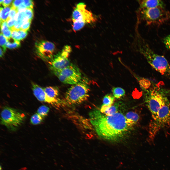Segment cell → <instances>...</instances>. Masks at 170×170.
I'll return each instance as SVG.
<instances>
[{
  "mask_svg": "<svg viewBox=\"0 0 170 170\" xmlns=\"http://www.w3.org/2000/svg\"><path fill=\"white\" fill-rule=\"evenodd\" d=\"M90 122L98 136L103 139L117 141L125 137L131 126L122 113L106 115L97 109L89 114Z\"/></svg>",
  "mask_w": 170,
  "mask_h": 170,
  "instance_id": "1",
  "label": "cell"
},
{
  "mask_svg": "<svg viewBox=\"0 0 170 170\" xmlns=\"http://www.w3.org/2000/svg\"><path fill=\"white\" fill-rule=\"evenodd\" d=\"M151 86L144 90L146 104L153 118L162 106L169 102L168 97L169 92L164 88L155 85L153 86V85L151 87Z\"/></svg>",
  "mask_w": 170,
  "mask_h": 170,
  "instance_id": "2",
  "label": "cell"
},
{
  "mask_svg": "<svg viewBox=\"0 0 170 170\" xmlns=\"http://www.w3.org/2000/svg\"><path fill=\"white\" fill-rule=\"evenodd\" d=\"M142 43L141 51L149 64L156 71L170 79V64L166 58L155 53L144 41Z\"/></svg>",
  "mask_w": 170,
  "mask_h": 170,
  "instance_id": "3",
  "label": "cell"
},
{
  "mask_svg": "<svg viewBox=\"0 0 170 170\" xmlns=\"http://www.w3.org/2000/svg\"><path fill=\"white\" fill-rule=\"evenodd\" d=\"M89 91L87 80L85 79L81 80L68 89L65 95V101L69 105L81 103L88 99Z\"/></svg>",
  "mask_w": 170,
  "mask_h": 170,
  "instance_id": "4",
  "label": "cell"
},
{
  "mask_svg": "<svg viewBox=\"0 0 170 170\" xmlns=\"http://www.w3.org/2000/svg\"><path fill=\"white\" fill-rule=\"evenodd\" d=\"M141 9V17L147 25H159L170 19V12L165 8L157 7Z\"/></svg>",
  "mask_w": 170,
  "mask_h": 170,
  "instance_id": "5",
  "label": "cell"
},
{
  "mask_svg": "<svg viewBox=\"0 0 170 170\" xmlns=\"http://www.w3.org/2000/svg\"><path fill=\"white\" fill-rule=\"evenodd\" d=\"M1 123L9 130H15L23 123L25 118L24 114L13 108L5 106L1 113Z\"/></svg>",
  "mask_w": 170,
  "mask_h": 170,
  "instance_id": "6",
  "label": "cell"
},
{
  "mask_svg": "<svg viewBox=\"0 0 170 170\" xmlns=\"http://www.w3.org/2000/svg\"><path fill=\"white\" fill-rule=\"evenodd\" d=\"M71 51L70 46L66 45L49 61L50 68L54 74L70 64L69 58Z\"/></svg>",
  "mask_w": 170,
  "mask_h": 170,
  "instance_id": "7",
  "label": "cell"
},
{
  "mask_svg": "<svg viewBox=\"0 0 170 170\" xmlns=\"http://www.w3.org/2000/svg\"><path fill=\"white\" fill-rule=\"evenodd\" d=\"M62 82L72 85L79 82L81 79V75L78 68L71 63L55 74Z\"/></svg>",
  "mask_w": 170,
  "mask_h": 170,
  "instance_id": "8",
  "label": "cell"
},
{
  "mask_svg": "<svg viewBox=\"0 0 170 170\" xmlns=\"http://www.w3.org/2000/svg\"><path fill=\"white\" fill-rule=\"evenodd\" d=\"M96 19L93 14L86 9V4L83 2L77 4L72 13L73 22H78L85 25L95 22Z\"/></svg>",
  "mask_w": 170,
  "mask_h": 170,
  "instance_id": "9",
  "label": "cell"
},
{
  "mask_svg": "<svg viewBox=\"0 0 170 170\" xmlns=\"http://www.w3.org/2000/svg\"><path fill=\"white\" fill-rule=\"evenodd\" d=\"M35 47L36 54L44 61H49L54 55L55 46L51 42L45 40L37 42Z\"/></svg>",
  "mask_w": 170,
  "mask_h": 170,
  "instance_id": "10",
  "label": "cell"
},
{
  "mask_svg": "<svg viewBox=\"0 0 170 170\" xmlns=\"http://www.w3.org/2000/svg\"><path fill=\"white\" fill-rule=\"evenodd\" d=\"M151 126L155 128L161 127L170 123V103L169 102L162 106L153 117Z\"/></svg>",
  "mask_w": 170,
  "mask_h": 170,
  "instance_id": "11",
  "label": "cell"
},
{
  "mask_svg": "<svg viewBox=\"0 0 170 170\" xmlns=\"http://www.w3.org/2000/svg\"><path fill=\"white\" fill-rule=\"evenodd\" d=\"M45 94V102L56 106L60 102L58 98V88L55 86H48L43 88Z\"/></svg>",
  "mask_w": 170,
  "mask_h": 170,
  "instance_id": "12",
  "label": "cell"
},
{
  "mask_svg": "<svg viewBox=\"0 0 170 170\" xmlns=\"http://www.w3.org/2000/svg\"><path fill=\"white\" fill-rule=\"evenodd\" d=\"M140 4L141 8H150L157 7L165 8V4L162 0H143L140 1Z\"/></svg>",
  "mask_w": 170,
  "mask_h": 170,
  "instance_id": "13",
  "label": "cell"
},
{
  "mask_svg": "<svg viewBox=\"0 0 170 170\" xmlns=\"http://www.w3.org/2000/svg\"><path fill=\"white\" fill-rule=\"evenodd\" d=\"M32 85V91L34 96L38 101L45 102V94L43 88L33 82Z\"/></svg>",
  "mask_w": 170,
  "mask_h": 170,
  "instance_id": "14",
  "label": "cell"
},
{
  "mask_svg": "<svg viewBox=\"0 0 170 170\" xmlns=\"http://www.w3.org/2000/svg\"><path fill=\"white\" fill-rule=\"evenodd\" d=\"M125 116L128 123L131 127L138 122L140 118L137 113L133 111L128 112L126 114Z\"/></svg>",
  "mask_w": 170,
  "mask_h": 170,
  "instance_id": "15",
  "label": "cell"
},
{
  "mask_svg": "<svg viewBox=\"0 0 170 170\" xmlns=\"http://www.w3.org/2000/svg\"><path fill=\"white\" fill-rule=\"evenodd\" d=\"M1 31L2 34L7 40L11 37L12 30L8 26L6 21L0 24Z\"/></svg>",
  "mask_w": 170,
  "mask_h": 170,
  "instance_id": "16",
  "label": "cell"
},
{
  "mask_svg": "<svg viewBox=\"0 0 170 170\" xmlns=\"http://www.w3.org/2000/svg\"><path fill=\"white\" fill-rule=\"evenodd\" d=\"M11 6L3 8L1 7L0 12V24L2 22L6 21L8 18L11 8Z\"/></svg>",
  "mask_w": 170,
  "mask_h": 170,
  "instance_id": "17",
  "label": "cell"
},
{
  "mask_svg": "<svg viewBox=\"0 0 170 170\" xmlns=\"http://www.w3.org/2000/svg\"><path fill=\"white\" fill-rule=\"evenodd\" d=\"M113 96L109 94L105 96L103 99L102 106L109 107L111 106L113 103L114 100Z\"/></svg>",
  "mask_w": 170,
  "mask_h": 170,
  "instance_id": "18",
  "label": "cell"
},
{
  "mask_svg": "<svg viewBox=\"0 0 170 170\" xmlns=\"http://www.w3.org/2000/svg\"><path fill=\"white\" fill-rule=\"evenodd\" d=\"M112 92L114 98L117 99L124 96L125 93V90L120 87H113Z\"/></svg>",
  "mask_w": 170,
  "mask_h": 170,
  "instance_id": "19",
  "label": "cell"
},
{
  "mask_svg": "<svg viewBox=\"0 0 170 170\" xmlns=\"http://www.w3.org/2000/svg\"><path fill=\"white\" fill-rule=\"evenodd\" d=\"M119 106L118 103H115L108 108L104 112L103 114L106 115L110 116L117 112Z\"/></svg>",
  "mask_w": 170,
  "mask_h": 170,
  "instance_id": "20",
  "label": "cell"
},
{
  "mask_svg": "<svg viewBox=\"0 0 170 170\" xmlns=\"http://www.w3.org/2000/svg\"><path fill=\"white\" fill-rule=\"evenodd\" d=\"M43 119V118L36 113L31 116L30 120V122L33 124L38 125L42 122Z\"/></svg>",
  "mask_w": 170,
  "mask_h": 170,
  "instance_id": "21",
  "label": "cell"
},
{
  "mask_svg": "<svg viewBox=\"0 0 170 170\" xmlns=\"http://www.w3.org/2000/svg\"><path fill=\"white\" fill-rule=\"evenodd\" d=\"M49 110L48 107L45 105H42L38 108L37 113L44 118L47 115Z\"/></svg>",
  "mask_w": 170,
  "mask_h": 170,
  "instance_id": "22",
  "label": "cell"
},
{
  "mask_svg": "<svg viewBox=\"0 0 170 170\" xmlns=\"http://www.w3.org/2000/svg\"><path fill=\"white\" fill-rule=\"evenodd\" d=\"M21 45L20 41L14 40L13 42H11L8 40H7L6 46L10 49H13L19 47Z\"/></svg>",
  "mask_w": 170,
  "mask_h": 170,
  "instance_id": "23",
  "label": "cell"
},
{
  "mask_svg": "<svg viewBox=\"0 0 170 170\" xmlns=\"http://www.w3.org/2000/svg\"><path fill=\"white\" fill-rule=\"evenodd\" d=\"M0 46L2 47V48L5 52L6 50V44L7 39L2 34L0 33Z\"/></svg>",
  "mask_w": 170,
  "mask_h": 170,
  "instance_id": "24",
  "label": "cell"
},
{
  "mask_svg": "<svg viewBox=\"0 0 170 170\" xmlns=\"http://www.w3.org/2000/svg\"><path fill=\"white\" fill-rule=\"evenodd\" d=\"M26 17L29 20L31 21L34 16V12L33 9L26 8L25 11Z\"/></svg>",
  "mask_w": 170,
  "mask_h": 170,
  "instance_id": "25",
  "label": "cell"
},
{
  "mask_svg": "<svg viewBox=\"0 0 170 170\" xmlns=\"http://www.w3.org/2000/svg\"><path fill=\"white\" fill-rule=\"evenodd\" d=\"M18 12L17 8H15L11 6L8 16L6 20L14 18L16 15L18 13Z\"/></svg>",
  "mask_w": 170,
  "mask_h": 170,
  "instance_id": "26",
  "label": "cell"
},
{
  "mask_svg": "<svg viewBox=\"0 0 170 170\" xmlns=\"http://www.w3.org/2000/svg\"><path fill=\"white\" fill-rule=\"evenodd\" d=\"M11 37L13 39L16 40L20 41L22 40L21 35L17 30L12 31Z\"/></svg>",
  "mask_w": 170,
  "mask_h": 170,
  "instance_id": "27",
  "label": "cell"
},
{
  "mask_svg": "<svg viewBox=\"0 0 170 170\" xmlns=\"http://www.w3.org/2000/svg\"><path fill=\"white\" fill-rule=\"evenodd\" d=\"M31 21L29 20L24 23L22 25L20 30L25 31H27L29 29Z\"/></svg>",
  "mask_w": 170,
  "mask_h": 170,
  "instance_id": "28",
  "label": "cell"
},
{
  "mask_svg": "<svg viewBox=\"0 0 170 170\" xmlns=\"http://www.w3.org/2000/svg\"><path fill=\"white\" fill-rule=\"evenodd\" d=\"M163 42L166 48L170 50V34L164 38Z\"/></svg>",
  "mask_w": 170,
  "mask_h": 170,
  "instance_id": "29",
  "label": "cell"
},
{
  "mask_svg": "<svg viewBox=\"0 0 170 170\" xmlns=\"http://www.w3.org/2000/svg\"><path fill=\"white\" fill-rule=\"evenodd\" d=\"M23 3L26 8L33 9L34 6L33 1L30 0H23Z\"/></svg>",
  "mask_w": 170,
  "mask_h": 170,
  "instance_id": "30",
  "label": "cell"
},
{
  "mask_svg": "<svg viewBox=\"0 0 170 170\" xmlns=\"http://www.w3.org/2000/svg\"><path fill=\"white\" fill-rule=\"evenodd\" d=\"M16 20L14 18L9 19L6 21L8 27L11 29L13 26Z\"/></svg>",
  "mask_w": 170,
  "mask_h": 170,
  "instance_id": "31",
  "label": "cell"
},
{
  "mask_svg": "<svg viewBox=\"0 0 170 170\" xmlns=\"http://www.w3.org/2000/svg\"><path fill=\"white\" fill-rule=\"evenodd\" d=\"M23 0H14L13 2L12 6L17 8L23 2Z\"/></svg>",
  "mask_w": 170,
  "mask_h": 170,
  "instance_id": "32",
  "label": "cell"
},
{
  "mask_svg": "<svg viewBox=\"0 0 170 170\" xmlns=\"http://www.w3.org/2000/svg\"><path fill=\"white\" fill-rule=\"evenodd\" d=\"M13 1L12 0H3L1 4L5 7H8L10 5L12 1Z\"/></svg>",
  "mask_w": 170,
  "mask_h": 170,
  "instance_id": "33",
  "label": "cell"
},
{
  "mask_svg": "<svg viewBox=\"0 0 170 170\" xmlns=\"http://www.w3.org/2000/svg\"><path fill=\"white\" fill-rule=\"evenodd\" d=\"M17 31L20 35L22 40L25 38L27 35V31H25L21 30Z\"/></svg>",
  "mask_w": 170,
  "mask_h": 170,
  "instance_id": "34",
  "label": "cell"
},
{
  "mask_svg": "<svg viewBox=\"0 0 170 170\" xmlns=\"http://www.w3.org/2000/svg\"><path fill=\"white\" fill-rule=\"evenodd\" d=\"M4 51L0 47V57H2L4 56Z\"/></svg>",
  "mask_w": 170,
  "mask_h": 170,
  "instance_id": "35",
  "label": "cell"
},
{
  "mask_svg": "<svg viewBox=\"0 0 170 170\" xmlns=\"http://www.w3.org/2000/svg\"><path fill=\"white\" fill-rule=\"evenodd\" d=\"M3 0H0V4H1V3H2V2H3Z\"/></svg>",
  "mask_w": 170,
  "mask_h": 170,
  "instance_id": "36",
  "label": "cell"
},
{
  "mask_svg": "<svg viewBox=\"0 0 170 170\" xmlns=\"http://www.w3.org/2000/svg\"><path fill=\"white\" fill-rule=\"evenodd\" d=\"M0 170H2V168H1V166H0Z\"/></svg>",
  "mask_w": 170,
  "mask_h": 170,
  "instance_id": "37",
  "label": "cell"
}]
</instances>
